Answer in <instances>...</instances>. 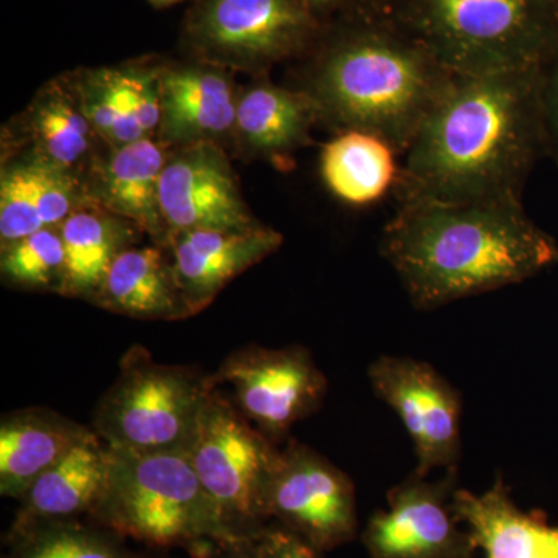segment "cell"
<instances>
[{
    "instance_id": "cell-1",
    "label": "cell",
    "mask_w": 558,
    "mask_h": 558,
    "mask_svg": "<svg viewBox=\"0 0 558 558\" xmlns=\"http://www.w3.org/2000/svg\"><path fill=\"white\" fill-rule=\"evenodd\" d=\"M542 68L453 75L403 154L399 204L520 197L545 140Z\"/></svg>"
},
{
    "instance_id": "cell-25",
    "label": "cell",
    "mask_w": 558,
    "mask_h": 558,
    "mask_svg": "<svg viewBox=\"0 0 558 558\" xmlns=\"http://www.w3.org/2000/svg\"><path fill=\"white\" fill-rule=\"evenodd\" d=\"M33 140L40 160L68 171L78 163L90 148L92 128L78 89L54 84L40 94L32 108Z\"/></svg>"
},
{
    "instance_id": "cell-16",
    "label": "cell",
    "mask_w": 558,
    "mask_h": 558,
    "mask_svg": "<svg viewBox=\"0 0 558 558\" xmlns=\"http://www.w3.org/2000/svg\"><path fill=\"white\" fill-rule=\"evenodd\" d=\"M109 449L92 429L20 499L21 505L7 537L47 521L76 520L90 515L108 481Z\"/></svg>"
},
{
    "instance_id": "cell-6",
    "label": "cell",
    "mask_w": 558,
    "mask_h": 558,
    "mask_svg": "<svg viewBox=\"0 0 558 558\" xmlns=\"http://www.w3.org/2000/svg\"><path fill=\"white\" fill-rule=\"evenodd\" d=\"M216 387L215 376L191 366L161 365L145 348L132 347L95 409L92 429L112 450L189 451Z\"/></svg>"
},
{
    "instance_id": "cell-20",
    "label": "cell",
    "mask_w": 558,
    "mask_h": 558,
    "mask_svg": "<svg viewBox=\"0 0 558 558\" xmlns=\"http://www.w3.org/2000/svg\"><path fill=\"white\" fill-rule=\"evenodd\" d=\"M318 109L306 90H290L263 84L238 100L234 128L253 153L282 167L293 153L311 143Z\"/></svg>"
},
{
    "instance_id": "cell-7",
    "label": "cell",
    "mask_w": 558,
    "mask_h": 558,
    "mask_svg": "<svg viewBox=\"0 0 558 558\" xmlns=\"http://www.w3.org/2000/svg\"><path fill=\"white\" fill-rule=\"evenodd\" d=\"M186 453L234 534L252 542L269 520L264 497L279 453L274 440L216 389Z\"/></svg>"
},
{
    "instance_id": "cell-10",
    "label": "cell",
    "mask_w": 558,
    "mask_h": 558,
    "mask_svg": "<svg viewBox=\"0 0 558 558\" xmlns=\"http://www.w3.org/2000/svg\"><path fill=\"white\" fill-rule=\"evenodd\" d=\"M215 380L233 387L234 405L274 442L317 413L328 395V380L304 347L242 348L223 360Z\"/></svg>"
},
{
    "instance_id": "cell-28",
    "label": "cell",
    "mask_w": 558,
    "mask_h": 558,
    "mask_svg": "<svg viewBox=\"0 0 558 558\" xmlns=\"http://www.w3.org/2000/svg\"><path fill=\"white\" fill-rule=\"evenodd\" d=\"M49 229L40 218L38 190L32 163L3 174L0 186V238L2 247Z\"/></svg>"
},
{
    "instance_id": "cell-27",
    "label": "cell",
    "mask_w": 558,
    "mask_h": 558,
    "mask_svg": "<svg viewBox=\"0 0 558 558\" xmlns=\"http://www.w3.org/2000/svg\"><path fill=\"white\" fill-rule=\"evenodd\" d=\"M2 277L17 288L51 290L61 295L65 250L61 230L49 227L2 247Z\"/></svg>"
},
{
    "instance_id": "cell-34",
    "label": "cell",
    "mask_w": 558,
    "mask_h": 558,
    "mask_svg": "<svg viewBox=\"0 0 558 558\" xmlns=\"http://www.w3.org/2000/svg\"><path fill=\"white\" fill-rule=\"evenodd\" d=\"M204 558H253L250 543L242 546H230V548H220L216 553L209 554Z\"/></svg>"
},
{
    "instance_id": "cell-22",
    "label": "cell",
    "mask_w": 558,
    "mask_h": 558,
    "mask_svg": "<svg viewBox=\"0 0 558 558\" xmlns=\"http://www.w3.org/2000/svg\"><path fill=\"white\" fill-rule=\"evenodd\" d=\"M65 250L61 295L94 301L113 260L131 248L135 230L112 213L73 211L60 227Z\"/></svg>"
},
{
    "instance_id": "cell-5",
    "label": "cell",
    "mask_w": 558,
    "mask_h": 558,
    "mask_svg": "<svg viewBox=\"0 0 558 558\" xmlns=\"http://www.w3.org/2000/svg\"><path fill=\"white\" fill-rule=\"evenodd\" d=\"M87 519L121 537L154 548H186L196 558L247 545L202 486L186 451L109 449L108 481Z\"/></svg>"
},
{
    "instance_id": "cell-29",
    "label": "cell",
    "mask_w": 558,
    "mask_h": 558,
    "mask_svg": "<svg viewBox=\"0 0 558 558\" xmlns=\"http://www.w3.org/2000/svg\"><path fill=\"white\" fill-rule=\"evenodd\" d=\"M35 172L40 218L46 227H57L72 215L73 182L69 172L54 167L49 161L36 160L32 163Z\"/></svg>"
},
{
    "instance_id": "cell-23",
    "label": "cell",
    "mask_w": 558,
    "mask_h": 558,
    "mask_svg": "<svg viewBox=\"0 0 558 558\" xmlns=\"http://www.w3.org/2000/svg\"><path fill=\"white\" fill-rule=\"evenodd\" d=\"M396 150L365 132H341L323 149L322 174L341 201L366 205L381 199L398 183Z\"/></svg>"
},
{
    "instance_id": "cell-4",
    "label": "cell",
    "mask_w": 558,
    "mask_h": 558,
    "mask_svg": "<svg viewBox=\"0 0 558 558\" xmlns=\"http://www.w3.org/2000/svg\"><path fill=\"white\" fill-rule=\"evenodd\" d=\"M380 9L453 75L542 68L558 47V0H381Z\"/></svg>"
},
{
    "instance_id": "cell-3",
    "label": "cell",
    "mask_w": 558,
    "mask_h": 558,
    "mask_svg": "<svg viewBox=\"0 0 558 558\" xmlns=\"http://www.w3.org/2000/svg\"><path fill=\"white\" fill-rule=\"evenodd\" d=\"M453 73L381 16L349 25L323 47L306 87L319 120L376 135L405 154Z\"/></svg>"
},
{
    "instance_id": "cell-8",
    "label": "cell",
    "mask_w": 558,
    "mask_h": 558,
    "mask_svg": "<svg viewBox=\"0 0 558 558\" xmlns=\"http://www.w3.org/2000/svg\"><path fill=\"white\" fill-rule=\"evenodd\" d=\"M318 33L303 0H196L183 36L202 62L256 73L299 57Z\"/></svg>"
},
{
    "instance_id": "cell-13",
    "label": "cell",
    "mask_w": 558,
    "mask_h": 558,
    "mask_svg": "<svg viewBox=\"0 0 558 558\" xmlns=\"http://www.w3.org/2000/svg\"><path fill=\"white\" fill-rule=\"evenodd\" d=\"M160 211L170 238L185 231L247 230L253 222L226 154L215 142L183 145L160 178Z\"/></svg>"
},
{
    "instance_id": "cell-31",
    "label": "cell",
    "mask_w": 558,
    "mask_h": 558,
    "mask_svg": "<svg viewBox=\"0 0 558 558\" xmlns=\"http://www.w3.org/2000/svg\"><path fill=\"white\" fill-rule=\"evenodd\" d=\"M253 558H319L299 535L281 526H267L250 542Z\"/></svg>"
},
{
    "instance_id": "cell-14",
    "label": "cell",
    "mask_w": 558,
    "mask_h": 558,
    "mask_svg": "<svg viewBox=\"0 0 558 558\" xmlns=\"http://www.w3.org/2000/svg\"><path fill=\"white\" fill-rule=\"evenodd\" d=\"M281 244V233L260 226L172 234L175 278L191 312L205 310L231 279L277 252Z\"/></svg>"
},
{
    "instance_id": "cell-18",
    "label": "cell",
    "mask_w": 558,
    "mask_h": 558,
    "mask_svg": "<svg viewBox=\"0 0 558 558\" xmlns=\"http://www.w3.org/2000/svg\"><path fill=\"white\" fill-rule=\"evenodd\" d=\"M454 505L484 558H558V526L521 510L501 476L484 494L458 488Z\"/></svg>"
},
{
    "instance_id": "cell-12",
    "label": "cell",
    "mask_w": 558,
    "mask_h": 558,
    "mask_svg": "<svg viewBox=\"0 0 558 558\" xmlns=\"http://www.w3.org/2000/svg\"><path fill=\"white\" fill-rule=\"evenodd\" d=\"M457 472L427 481L416 473L388 492V508L377 510L363 532L371 558H473L472 532L458 515Z\"/></svg>"
},
{
    "instance_id": "cell-17",
    "label": "cell",
    "mask_w": 558,
    "mask_h": 558,
    "mask_svg": "<svg viewBox=\"0 0 558 558\" xmlns=\"http://www.w3.org/2000/svg\"><path fill=\"white\" fill-rule=\"evenodd\" d=\"M92 433L49 409L3 414L0 422V495L21 499L54 464Z\"/></svg>"
},
{
    "instance_id": "cell-2",
    "label": "cell",
    "mask_w": 558,
    "mask_h": 558,
    "mask_svg": "<svg viewBox=\"0 0 558 558\" xmlns=\"http://www.w3.org/2000/svg\"><path fill=\"white\" fill-rule=\"evenodd\" d=\"M380 247L422 311L519 284L558 258L519 196L399 204Z\"/></svg>"
},
{
    "instance_id": "cell-11",
    "label": "cell",
    "mask_w": 558,
    "mask_h": 558,
    "mask_svg": "<svg viewBox=\"0 0 558 558\" xmlns=\"http://www.w3.org/2000/svg\"><path fill=\"white\" fill-rule=\"evenodd\" d=\"M377 398L396 411L413 440L417 476L436 469L458 472L461 459V396L427 362L381 355L368 368Z\"/></svg>"
},
{
    "instance_id": "cell-32",
    "label": "cell",
    "mask_w": 558,
    "mask_h": 558,
    "mask_svg": "<svg viewBox=\"0 0 558 558\" xmlns=\"http://www.w3.org/2000/svg\"><path fill=\"white\" fill-rule=\"evenodd\" d=\"M542 117L545 138L558 156V47L542 68Z\"/></svg>"
},
{
    "instance_id": "cell-30",
    "label": "cell",
    "mask_w": 558,
    "mask_h": 558,
    "mask_svg": "<svg viewBox=\"0 0 558 558\" xmlns=\"http://www.w3.org/2000/svg\"><path fill=\"white\" fill-rule=\"evenodd\" d=\"M160 70L143 68V65L120 69L121 81H123L124 90L130 97L132 110L146 135L160 126Z\"/></svg>"
},
{
    "instance_id": "cell-26",
    "label": "cell",
    "mask_w": 558,
    "mask_h": 558,
    "mask_svg": "<svg viewBox=\"0 0 558 558\" xmlns=\"http://www.w3.org/2000/svg\"><path fill=\"white\" fill-rule=\"evenodd\" d=\"M78 94L92 128L116 148L146 137L121 83L120 69L87 73Z\"/></svg>"
},
{
    "instance_id": "cell-19",
    "label": "cell",
    "mask_w": 558,
    "mask_h": 558,
    "mask_svg": "<svg viewBox=\"0 0 558 558\" xmlns=\"http://www.w3.org/2000/svg\"><path fill=\"white\" fill-rule=\"evenodd\" d=\"M92 303L138 319H182L193 315L160 245L128 248L117 256Z\"/></svg>"
},
{
    "instance_id": "cell-9",
    "label": "cell",
    "mask_w": 558,
    "mask_h": 558,
    "mask_svg": "<svg viewBox=\"0 0 558 558\" xmlns=\"http://www.w3.org/2000/svg\"><path fill=\"white\" fill-rule=\"evenodd\" d=\"M264 508L267 519L319 553L347 545L357 534L354 483L328 458L296 440L279 450Z\"/></svg>"
},
{
    "instance_id": "cell-21",
    "label": "cell",
    "mask_w": 558,
    "mask_h": 558,
    "mask_svg": "<svg viewBox=\"0 0 558 558\" xmlns=\"http://www.w3.org/2000/svg\"><path fill=\"white\" fill-rule=\"evenodd\" d=\"M165 163L160 146L148 137L140 138L113 150L98 182V199L109 213L146 231L159 245L167 229L160 211Z\"/></svg>"
},
{
    "instance_id": "cell-33",
    "label": "cell",
    "mask_w": 558,
    "mask_h": 558,
    "mask_svg": "<svg viewBox=\"0 0 558 558\" xmlns=\"http://www.w3.org/2000/svg\"><path fill=\"white\" fill-rule=\"evenodd\" d=\"M303 2L315 14V17L319 20V16H325V14L332 13L333 10L339 9L344 0H303Z\"/></svg>"
},
{
    "instance_id": "cell-15",
    "label": "cell",
    "mask_w": 558,
    "mask_h": 558,
    "mask_svg": "<svg viewBox=\"0 0 558 558\" xmlns=\"http://www.w3.org/2000/svg\"><path fill=\"white\" fill-rule=\"evenodd\" d=\"M160 134L168 143L215 142L236 124L238 100L226 69L199 65L161 69Z\"/></svg>"
},
{
    "instance_id": "cell-35",
    "label": "cell",
    "mask_w": 558,
    "mask_h": 558,
    "mask_svg": "<svg viewBox=\"0 0 558 558\" xmlns=\"http://www.w3.org/2000/svg\"><path fill=\"white\" fill-rule=\"evenodd\" d=\"M148 2L156 9H165V7L175 5V3L185 2V0H148Z\"/></svg>"
},
{
    "instance_id": "cell-24",
    "label": "cell",
    "mask_w": 558,
    "mask_h": 558,
    "mask_svg": "<svg viewBox=\"0 0 558 558\" xmlns=\"http://www.w3.org/2000/svg\"><path fill=\"white\" fill-rule=\"evenodd\" d=\"M5 539L9 553L3 558H149L90 520L47 521Z\"/></svg>"
}]
</instances>
